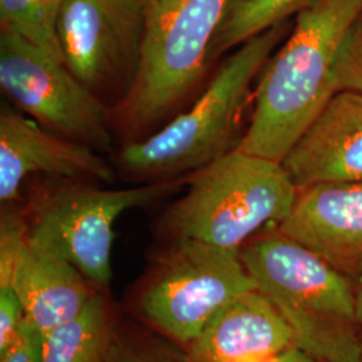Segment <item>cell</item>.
Wrapping results in <instances>:
<instances>
[{
    "mask_svg": "<svg viewBox=\"0 0 362 362\" xmlns=\"http://www.w3.org/2000/svg\"><path fill=\"white\" fill-rule=\"evenodd\" d=\"M294 345L285 318L258 288L221 308L189 345L191 362H245L276 357Z\"/></svg>",
    "mask_w": 362,
    "mask_h": 362,
    "instance_id": "4fadbf2b",
    "label": "cell"
},
{
    "mask_svg": "<svg viewBox=\"0 0 362 362\" xmlns=\"http://www.w3.org/2000/svg\"><path fill=\"white\" fill-rule=\"evenodd\" d=\"M26 321V314L13 286L0 287V353L18 337Z\"/></svg>",
    "mask_w": 362,
    "mask_h": 362,
    "instance_id": "ffe728a7",
    "label": "cell"
},
{
    "mask_svg": "<svg viewBox=\"0 0 362 362\" xmlns=\"http://www.w3.org/2000/svg\"><path fill=\"white\" fill-rule=\"evenodd\" d=\"M334 91L362 93V13L349 30L334 70Z\"/></svg>",
    "mask_w": 362,
    "mask_h": 362,
    "instance_id": "d6986e66",
    "label": "cell"
},
{
    "mask_svg": "<svg viewBox=\"0 0 362 362\" xmlns=\"http://www.w3.org/2000/svg\"><path fill=\"white\" fill-rule=\"evenodd\" d=\"M362 0H317L263 67L239 149L284 161L334 91V70Z\"/></svg>",
    "mask_w": 362,
    "mask_h": 362,
    "instance_id": "7a4b0ae2",
    "label": "cell"
},
{
    "mask_svg": "<svg viewBox=\"0 0 362 362\" xmlns=\"http://www.w3.org/2000/svg\"><path fill=\"white\" fill-rule=\"evenodd\" d=\"M298 187L281 161L236 148L185 177V191L160 219V233L240 251L288 216Z\"/></svg>",
    "mask_w": 362,
    "mask_h": 362,
    "instance_id": "5b68a950",
    "label": "cell"
},
{
    "mask_svg": "<svg viewBox=\"0 0 362 362\" xmlns=\"http://www.w3.org/2000/svg\"><path fill=\"white\" fill-rule=\"evenodd\" d=\"M281 356V354H279ZM264 357V358H255V360H250V361L245 362H278V357Z\"/></svg>",
    "mask_w": 362,
    "mask_h": 362,
    "instance_id": "cb8c5ba5",
    "label": "cell"
},
{
    "mask_svg": "<svg viewBox=\"0 0 362 362\" xmlns=\"http://www.w3.org/2000/svg\"><path fill=\"white\" fill-rule=\"evenodd\" d=\"M357 293H356V300H357V318L362 326V276L357 282Z\"/></svg>",
    "mask_w": 362,
    "mask_h": 362,
    "instance_id": "603a6c76",
    "label": "cell"
},
{
    "mask_svg": "<svg viewBox=\"0 0 362 362\" xmlns=\"http://www.w3.org/2000/svg\"><path fill=\"white\" fill-rule=\"evenodd\" d=\"M104 362H191L164 344L113 334Z\"/></svg>",
    "mask_w": 362,
    "mask_h": 362,
    "instance_id": "ac0fdd59",
    "label": "cell"
},
{
    "mask_svg": "<svg viewBox=\"0 0 362 362\" xmlns=\"http://www.w3.org/2000/svg\"><path fill=\"white\" fill-rule=\"evenodd\" d=\"M185 177L124 189H107L93 181L49 180L26 209L28 238L71 263L93 285L106 288L113 275L117 219L180 192Z\"/></svg>",
    "mask_w": 362,
    "mask_h": 362,
    "instance_id": "8992f818",
    "label": "cell"
},
{
    "mask_svg": "<svg viewBox=\"0 0 362 362\" xmlns=\"http://www.w3.org/2000/svg\"><path fill=\"white\" fill-rule=\"evenodd\" d=\"M230 0H145L143 57L128 98L112 112L116 140L140 141L180 115L214 73L212 43Z\"/></svg>",
    "mask_w": 362,
    "mask_h": 362,
    "instance_id": "3957f363",
    "label": "cell"
},
{
    "mask_svg": "<svg viewBox=\"0 0 362 362\" xmlns=\"http://www.w3.org/2000/svg\"><path fill=\"white\" fill-rule=\"evenodd\" d=\"M293 25L287 21L272 27L226 54L184 112L149 137L121 144L110 156L118 179L134 185L182 179L236 149L259 76Z\"/></svg>",
    "mask_w": 362,
    "mask_h": 362,
    "instance_id": "6da1fadb",
    "label": "cell"
},
{
    "mask_svg": "<svg viewBox=\"0 0 362 362\" xmlns=\"http://www.w3.org/2000/svg\"><path fill=\"white\" fill-rule=\"evenodd\" d=\"M254 288L240 251L170 239L156 257L139 308L149 324L191 345L221 308Z\"/></svg>",
    "mask_w": 362,
    "mask_h": 362,
    "instance_id": "52a82bcc",
    "label": "cell"
},
{
    "mask_svg": "<svg viewBox=\"0 0 362 362\" xmlns=\"http://www.w3.org/2000/svg\"><path fill=\"white\" fill-rule=\"evenodd\" d=\"M240 259L290 326L296 346L329 362H358L362 326L351 279L275 226L250 239Z\"/></svg>",
    "mask_w": 362,
    "mask_h": 362,
    "instance_id": "277c9868",
    "label": "cell"
},
{
    "mask_svg": "<svg viewBox=\"0 0 362 362\" xmlns=\"http://www.w3.org/2000/svg\"><path fill=\"white\" fill-rule=\"evenodd\" d=\"M317 0H230L212 43V62L247 40L291 21Z\"/></svg>",
    "mask_w": 362,
    "mask_h": 362,
    "instance_id": "2e32d148",
    "label": "cell"
},
{
    "mask_svg": "<svg viewBox=\"0 0 362 362\" xmlns=\"http://www.w3.org/2000/svg\"><path fill=\"white\" fill-rule=\"evenodd\" d=\"M0 362H42L38 330L25 321L13 344L0 353Z\"/></svg>",
    "mask_w": 362,
    "mask_h": 362,
    "instance_id": "44dd1931",
    "label": "cell"
},
{
    "mask_svg": "<svg viewBox=\"0 0 362 362\" xmlns=\"http://www.w3.org/2000/svg\"><path fill=\"white\" fill-rule=\"evenodd\" d=\"M57 33L66 67L113 112L140 71L145 0H66Z\"/></svg>",
    "mask_w": 362,
    "mask_h": 362,
    "instance_id": "9c48e42d",
    "label": "cell"
},
{
    "mask_svg": "<svg viewBox=\"0 0 362 362\" xmlns=\"http://www.w3.org/2000/svg\"><path fill=\"white\" fill-rule=\"evenodd\" d=\"M115 184L110 158L85 144L69 140L26 115L3 105L0 110V202L13 206L30 177Z\"/></svg>",
    "mask_w": 362,
    "mask_h": 362,
    "instance_id": "30bf717a",
    "label": "cell"
},
{
    "mask_svg": "<svg viewBox=\"0 0 362 362\" xmlns=\"http://www.w3.org/2000/svg\"><path fill=\"white\" fill-rule=\"evenodd\" d=\"M278 362H329L315 356L311 354L306 350L300 349L298 346H291L290 349L284 351L279 357H278Z\"/></svg>",
    "mask_w": 362,
    "mask_h": 362,
    "instance_id": "7402d4cb",
    "label": "cell"
},
{
    "mask_svg": "<svg viewBox=\"0 0 362 362\" xmlns=\"http://www.w3.org/2000/svg\"><path fill=\"white\" fill-rule=\"evenodd\" d=\"M89 284L77 267L28 238L10 286L23 305L27 322L45 334L85 309L94 294Z\"/></svg>",
    "mask_w": 362,
    "mask_h": 362,
    "instance_id": "5bb4252c",
    "label": "cell"
},
{
    "mask_svg": "<svg viewBox=\"0 0 362 362\" xmlns=\"http://www.w3.org/2000/svg\"><path fill=\"white\" fill-rule=\"evenodd\" d=\"M66 0H0V28H7L64 62L58 22Z\"/></svg>",
    "mask_w": 362,
    "mask_h": 362,
    "instance_id": "e0dca14e",
    "label": "cell"
},
{
    "mask_svg": "<svg viewBox=\"0 0 362 362\" xmlns=\"http://www.w3.org/2000/svg\"><path fill=\"white\" fill-rule=\"evenodd\" d=\"M275 227L357 285L362 276V181L298 188L293 209Z\"/></svg>",
    "mask_w": 362,
    "mask_h": 362,
    "instance_id": "8fae6325",
    "label": "cell"
},
{
    "mask_svg": "<svg viewBox=\"0 0 362 362\" xmlns=\"http://www.w3.org/2000/svg\"><path fill=\"white\" fill-rule=\"evenodd\" d=\"M112 338L106 302L94 293L77 317L40 334L42 362H104Z\"/></svg>",
    "mask_w": 362,
    "mask_h": 362,
    "instance_id": "9a60e30c",
    "label": "cell"
},
{
    "mask_svg": "<svg viewBox=\"0 0 362 362\" xmlns=\"http://www.w3.org/2000/svg\"><path fill=\"white\" fill-rule=\"evenodd\" d=\"M282 164L298 188L362 181V93H334Z\"/></svg>",
    "mask_w": 362,
    "mask_h": 362,
    "instance_id": "7c38bea8",
    "label": "cell"
},
{
    "mask_svg": "<svg viewBox=\"0 0 362 362\" xmlns=\"http://www.w3.org/2000/svg\"><path fill=\"white\" fill-rule=\"evenodd\" d=\"M358 362H362V350H361V356H360V358H358Z\"/></svg>",
    "mask_w": 362,
    "mask_h": 362,
    "instance_id": "d4e9b609",
    "label": "cell"
},
{
    "mask_svg": "<svg viewBox=\"0 0 362 362\" xmlns=\"http://www.w3.org/2000/svg\"><path fill=\"white\" fill-rule=\"evenodd\" d=\"M0 88L45 129L103 155L116 151L112 109L94 97L64 62L7 28H0Z\"/></svg>",
    "mask_w": 362,
    "mask_h": 362,
    "instance_id": "ba28073f",
    "label": "cell"
}]
</instances>
